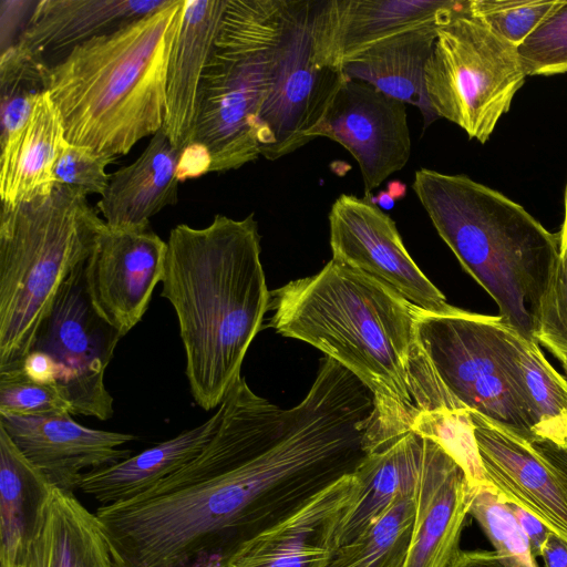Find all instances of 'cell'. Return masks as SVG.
I'll return each mask as SVG.
<instances>
[{"label":"cell","mask_w":567,"mask_h":567,"mask_svg":"<svg viewBox=\"0 0 567 567\" xmlns=\"http://www.w3.org/2000/svg\"><path fill=\"white\" fill-rule=\"evenodd\" d=\"M440 27H425L381 41L344 62L342 70L350 80L364 82L392 99L416 106L425 130L440 118L430 104L425 86V66Z\"/></svg>","instance_id":"26"},{"label":"cell","mask_w":567,"mask_h":567,"mask_svg":"<svg viewBox=\"0 0 567 567\" xmlns=\"http://www.w3.org/2000/svg\"><path fill=\"white\" fill-rule=\"evenodd\" d=\"M255 214H217L204 228L174 227L166 241L162 297L173 306L195 402L218 408L241 377L246 352L270 308Z\"/></svg>","instance_id":"1"},{"label":"cell","mask_w":567,"mask_h":567,"mask_svg":"<svg viewBox=\"0 0 567 567\" xmlns=\"http://www.w3.org/2000/svg\"><path fill=\"white\" fill-rule=\"evenodd\" d=\"M560 250L567 251V181L564 190V219L559 231Z\"/></svg>","instance_id":"44"},{"label":"cell","mask_w":567,"mask_h":567,"mask_svg":"<svg viewBox=\"0 0 567 567\" xmlns=\"http://www.w3.org/2000/svg\"><path fill=\"white\" fill-rule=\"evenodd\" d=\"M169 0H41L16 45L50 65L81 44L117 30Z\"/></svg>","instance_id":"20"},{"label":"cell","mask_w":567,"mask_h":567,"mask_svg":"<svg viewBox=\"0 0 567 567\" xmlns=\"http://www.w3.org/2000/svg\"><path fill=\"white\" fill-rule=\"evenodd\" d=\"M182 153L171 143L163 126L132 164L110 176L97 210L111 228L150 226V219L178 200Z\"/></svg>","instance_id":"21"},{"label":"cell","mask_w":567,"mask_h":567,"mask_svg":"<svg viewBox=\"0 0 567 567\" xmlns=\"http://www.w3.org/2000/svg\"><path fill=\"white\" fill-rule=\"evenodd\" d=\"M498 318L456 307L443 313L416 308L417 341L457 402L532 443L530 416L498 353Z\"/></svg>","instance_id":"8"},{"label":"cell","mask_w":567,"mask_h":567,"mask_svg":"<svg viewBox=\"0 0 567 567\" xmlns=\"http://www.w3.org/2000/svg\"><path fill=\"white\" fill-rule=\"evenodd\" d=\"M53 486L0 426V561L17 567Z\"/></svg>","instance_id":"28"},{"label":"cell","mask_w":567,"mask_h":567,"mask_svg":"<svg viewBox=\"0 0 567 567\" xmlns=\"http://www.w3.org/2000/svg\"><path fill=\"white\" fill-rule=\"evenodd\" d=\"M467 513L504 560L513 567H539L507 501L491 484H467Z\"/></svg>","instance_id":"31"},{"label":"cell","mask_w":567,"mask_h":567,"mask_svg":"<svg viewBox=\"0 0 567 567\" xmlns=\"http://www.w3.org/2000/svg\"><path fill=\"white\" fill-rule=\"evenodd\" d=\"M450 567H513L495 551L461 550Z\"/></svg>","instance_id":"42"},{"label":"cell","mask_w":567,"mask_h":567,"mask_svg":"<svg viewBox=\"0 0 567 567\" xmlns=\"http://www.w3.org/2000/svg\"><path fill=\"white\" fill-rule=\"evenodd\" d=\"M328 218L332 259L380 281L425 311L455 309L414 262L395 221L370 195L341 194Z\"/></svg>","instance_id":"11"},{"label":"cell","mask_w":567,"mask_h":567,"mask_svg":"<svg viewBox=\"0 0 567 567\" xmlns=\"http://www.w3.org/2000/svg\"><path fill=\"white\" fill-rule=\"evenodd\" d=\"M485 480L567 539V492L530 442L470 411Z\"/></svg>","instance_id":"17"},{"label":"cell","mask_w":567,"mask_h":567,"mask_svg":"<svg viewBox=\"0 0 567 567\" xmlns=\"http://www.w3.org/2000/svg\"><path fill=\"white\" fill-rule=\"evenodd\" d=\"M517 51L526 75L567 73V0Z\"/></svg>","instance_id":"35"},{"label":"cell","mask_w":567,"mask_h":567,"mask_svg":"<svg viewBox=\"0 0 567 567\" xmlns=\"http://www.w3.org/2000/svg\"><path fill=\"white\" fill-rule=\"evenodd\" d=\"M121 338L91 301L83 261L61 286L31 348L49 354L56 363V385L69 402L71 414L102 421L113 416L114 400L104 374Z\"/></svg>","instance_id":"9"},{"label":"cell","mask_w":567,"mask_h":567,"mask_svg":"<svg viewBox=\"0 0 567 567\" xmlns=\"http://www.w3.org/2000/svg\"><path fill=\"white\" fill-rule=\"evenodd\" d=\"M71 413L56 385L39 383L22 369L0 372V414L45 416Z\"/></svg>","instance_id":"34"},{"label":"cell","mask_w":567,"mask_h":567,"mask_svg":"<svg viewBox=\"0 0 567 567\" xmlns=\"http://www.w3.org/2000/svg\"><path fill=\"white\" fill-rule=\"evenodd\" d=\"M166 241L150 226L99 231L85 260L86 289L91 301L122 337L146 312L156 285L162 281Z\"/></svg>","instance_id":"12"},{"label":"cell","mask_w":567,"mask_h":567,"mask_svg":"<svg viewBox=\"0 0 567 567\" xmlns=\"http://www.w3.org/2000/svg\"><path fill=\"white\" fill-rule=\"evenodd\" d=\"M530 445L555 473L567 492V449H560L544 441L532 442Z\"/></svg>","instance_id":"41"},{"label":"cell","mask_w":567,"mask_h":567,"mask_svg":"<svg viewBox=\"0 0 567 567\" xmlns=\"http://www.w3.org/2000/svg\"><path fill=\"white\" fill-rule=\"evenodd\" d=\"M412 430L435 440L461 466L468 485L486 482L470 411L445 408L422 411Z\"/></svg>","instance_id":"32"},{"label":"cell","mask_w":567,"mask_h":567,"mask_svg":"<svg viewBox=\"0 0 567 567\" xmlns=\"http://www.w3.org/2000/svg\"><path fill=\"white\" fill-rule=\"evenodd\" d=\"M21 369L30 379L39 383L56 385L58 365L49 354L42 351L31 350Z\"/></svg>","instance_id":"40"},{"label":"cell","mask_w":567,"mask_h":567,"mask_svg":"<svg viewBox=\"0 0 567 567\" xmlns=\"http://www.w3.org/2000/svg\"><path fill=\"white\" fill-rule=\"evenodd\" d=\"M38 1H1V52L17 43Z\"/></svg>","instance_id":"38"},{"label":"cell","mask_w":567,"mask_h":567,"mask_svg":"<svg viewBox=\"0 0 567 567\" xmlns=\"http://www.w3.org/2000/svg\"><path fill=\"white\" fill-rule=\"evenodd\" d=\"M221 410L204 423L117 463L84 473L79 489L105 505L128 502L194 458L215 433Z\"/></svg>","instance_id":"27"},{"label":"cell","mask_w":567,"mask_h":567,"mask_svg":"<svg viewBox=\"0 0 567 567\" xmlns=\"http://www.w3.org/2000/svg\"><path fill=\"white\" fill-rule=\"evenodd\" d=\"M185 0L72 50L47 69L66 141L117 157L164 122L166 72Z\"/></svg>","instance_id":"3"},{"label":"cell","mask_w":567,"mask_h":567,"mask_svg":"<svg viewBox=\"0 0 567 567\" xmlns=\"http://www.w3.org/2000/svg\"><path fill=\"white\" fill-rule=\"evenodd\" d=\"M265 86L255 64L218 42L205 69L190 145L208 158V173L238 169L260 154Z\"/></svg>","instance_id":"10"},{"label":"cell","mask_w":567,"mask_h":567,"mask_svg":"<svg viewBox=\"0 0 567 567\" xmlns=\"http://www.w3.org/2000/svg\"><path fill=\"white\" fill-rule=\"evenodd\" d=\"M558 360L560 361L561 363V367H563V370L565 372V378L567 380V357H561V358H558Z\"/></svg>","instance_id":"45"},{"label":"cell","mask_w":567,"mask_h":567,"mask_svg":"<svg viewBox=\"0 0 567 567\" xmlns=\"http://www.w3.org/2000/svg\"><path fill=\"white\" fill-rule=\"evenodd\" d=\"M467 0H321L317 19V56L322 65L344 62L394 35L440 27Z\"/></svg>","instance_id":"15"},{"label":"cell","mask_w":567,"mask_h":567,"mask_svg":"<svg viewBox=\"0 0 567 567\" xmlns=\"http://www.w3.org/2000/svg\"><path fill=\"white\" fill-rule=\"evenodd\" d=\"M321 0H227L217 41L257 68L266 95L260 113V154L286 156L318 137L342 84L340 68L317 56Z\"/></svg>","instance_id":"5"},{"label":"cell","mask_w":567,"mask_h":567,"mask_svg":"<svg viewBox=\"0 0 567 567\" xmlns=\"http://www.w3.org/2000/svg\"><path fill=\"white\" fill-rule=\"evenodd\" d=\"M116 157L90 147L66 143L54 166L55 185L69 186L89 194L103 195L111 174L106 167Z\"/></svg>","instance_id":"37"},{"label":"cell","mask_w":567,"mask_h":567,"mask_svg":"<svg viewBox=\"0 0 567 567\" xmlns=\"http://www.w3.org/2000/svg\"><path fill=\"white\" fill-rule=\"evenodd\" d=\"M540 558L544 567H567V539L550 533Z\"/></svg>","instance_id":"43"},{"label":"cell","mask_w":567,"mask_h":567,"mask_svg":"<svg viewBox=\"0 0 567 567\" xmlns=\"http://www.w3.org/2000/svg\"><path fill=\"white\" fill-rule=\"evenodd\" d=\"M317 135L339 143L353 156L365 196L411 156L405 104L355 80L342 84Z\"/></svg>","instance_id":"13"},{"label":"cell","mask_w":567,"mask_h":567,"mask_svg":"<svg viewBox=\"0 0 567 567\" xmlns=\"http://www.w3.org/2000/svg\"><path fill=\"white\" fill-rule=\"evenodd\" d=\"M71 413L45 416L0 414V426L56 488L72 493L84 473L132 455L121 449L136 436L76 423Z\"/></svg>","instance_id":"14"},{"label":"cell","mask_w":567,"mask_h":567,"mask_svg":"<svg viewBox=\"0 0 567 567\" xmlns=\"http://www.w3.org/2000/svg\"><path fill=\"white\" fill-rule=\"evenodd\" d=\"M535 340L557 359L567 357V251L560 255L542 298Z\"/></svg>","instance_id":"36"},{"label":"cell","mask_w":567,"mask_h":567,"mask_svg":"<svg viewBox=\"0 0 567 567\" xmlns=\"http://www.w3.org/2000/svg\"><path fill=\"white\" fill-rule=\"evenodd\" d=\"M104 219L76 188L0 215V372L21 369L61 286L89 257Z\"/></svg>","instance_id":"6"},{"label":"cell","mask_w":567,"mask_h":567,"mask_svg":"<svg viewBox=\"0 0 567 567\" xmlns=\"http://www.w3.org/2000/svg\"><path fill=\"white\" fill-rule=\"evenodd\" d=\"M566 0H468L470 13L515 48Z\"/></svg>","instance_id":"33"},{"label":"cell","mask_w":567,"mask_h":567,"mask_svg":"<svg viewBox=\"0 0 567 567\" xmlns=\"http://www.w3.org/2000/svg\"><path fill=\"white\" fill-rule=\"evenodd\" d=\"M526 76L517 48L473 17L468 0L437 29L425 66L433 111L481 143L507 113Z\"/></svg>","instance_id":"7"},{"label":"cell","mask_w":567,"mask_h":567,"mask_svg":"<svg viewBox=\"0 0 567 567\" xmlns=\"http://www.w3.org/2000/svg\"><path fill=\"white\" fill-rule=\"evenodd\" d=\"M467 481L461 466L429 436L404 567H450L461 553Z\"/></svg>","instance_id":"18"},{"label":"cell","mask_w":567,"mask_h":567,"mask_svg":"<svg viewBox=\"0 0 567 567\" xmlns=\"http://www.w3.org/2000/svg\"><path fill=\"white\" fill-rule=\"evenodd\" d=\"M412 189L463 269L496 302L502 322L536 341L540 301L560 255L559 233L463 174L421 167Z\"/></svg>","instance_id":"4"},{"label":"cell","mask_w":567,"mask_h":567,"mask_svg":"<svg viewBox=\"0 0 567 567\" xmlns=\"http://www.w3.org/2000/svg\"><path fill=\"white\" fill-rule=\"evenodd\" d=\"M507 501V499H506ZM507 505L513 513L514 517L516 518L518 525L520 526L522 530L526 535L533 555L538 558L542 556L543 548L550 535V533H554L547 525H545L538 517L530 514L523 507L508 502Z\"/></svg>","instance_id":"39"},{"label":"cell","mask_w":567,"mask_h":567,"mask_svg":"<svg viewBox=\"0 0 567 567\" xmlns=\"http://www.w3.org/2000/svg\"><path fill=\"white\" fill-rule=\"evenodd\" d=\"M416 306L331 258L316 275L270 291V326L339 362L373 394L379 444L412 430L420 410L413 364L421 350Z\"/></svg>","instance_id":"2"},{"label":"cell","mask_w":567,"mask_h":567,"mask_svg":"<svg viewBox=\"0 0 567 567\" xmlns=\"http://www.w3.org/2000/svg\"><path fill=\"white\" fill-rule=\"evenodd\" d=\"M355 491L353 473L339 478L243 544L224 567H327L338 550V526Z\"/></svg>","instance_id":"16"},{"label":"cell","mask_w":567,"mask_h":567,"mask_svg":"<svg viewBox=\"0 0 567 567\" xmlns=\"http://www.w3.org/2000/svg\"><path fill=\"white\" fill-rule=\"evenodd\" d=\"M427 443L429 436L411 430L364 457L353 473L355 496L340 519L338 548L369 528L402 493L417 487Z\"/></svg>","instance_id":"22"},{"label":"cell","mask_w":567,"mask_h":567,"mask_svg":"<svg viewBox=\"0 0 567 567\" xmlns=\"http://www.w3.org/2000/svg\"><path fill=\"white\" fill-rule=\"evenodd\" d=\"M48 66L16 44L1 52L0 144L28 122L37 100L47 91Z\"/></svg>","instance_id":"30"},{"label":"cell","mask_w":567,"mask_h":567,"mask_svg":"<svg viewBox=\"0 0 567 567\" xmlns=\"http://www.w3.org/2000/svg\"><path fill=\"white\" fill-rule=\"evenodd\" d=\"M494 328L504 368L530 416L534 442L567 449L566 378L547 361L538 342L504 324L501 317Z\"/></svg>","instance_id":"25"},{"label":"cell","mask_w":567,"mask_h":567,"mask_svg":"<svg viewBox=\"0 0 567 567\" xmlns=\"http://www.w3.org/2000/svg\"><path fill=\"white\" fill-rule=\"evenodd\" d=\"M416 491L417 487L402 493L369 528L339 547L327 567H404L415 519Z\"/></svg>","instance_id":"29"},{"label":"cell","mask_w":567,"mask_h":567,"mask_svg":"<svg viewBox=\"0 0 567 567\" xmlns=\"http://www.w3.org/2000/svg\"><path fill=\"white\" fill-rule=\"evenodd\" d=\"M17 567H114L95 514L53 487Z\"/></svg>","instance_id":"24"},{"label":"cell","mask_w":567,"mask_h":567,"mask_svg":"<svg viewBox=\"0 0 567 567\" xmlns=\"http://www.w3.org/2000/svg\"><path fill=\"white\" fill-rule=\"evenodd\" d=\"M227 0H185L166 72L163 128L183 153L193 140L198 94L226 11Z\"/></svg>","instance_id":"19"},{"label":"cell","mask_w":567,"mask_h":567,"mask_svg":"<svg viewBox=\"0 0 567 567\" xmlns=\"http://www.w3.org/2000/svg\"><path fill=\"white\" fill-rule=\"evenodd\" d=\"M66 143L61 113L45 91L25 125L1 144L2 205L16 206L50 195L55 187L54 166Z\"/></svg>","instance_id":"23"}]
</instances>
